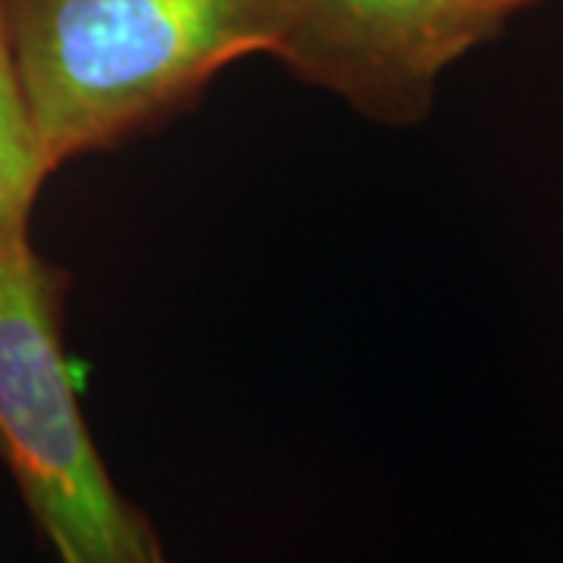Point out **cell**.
Masks as SVG:
<instances>
[{"instance_id":"1","label":"cell","mask_w":563,"mask_h":563,"mask_svg":"<svg viewBox=\"0 0 563 563\" xmlns=\"http://www.w3.org/2000/svg\"><path fill=\"white\" fill-rule=\"evenodd\" d=\"M298 0H3L41 151L63 163L181 113L229 63L279 57Z\"/></svg>"},{"instance_id":"2","label":"cell","mask_w":563,"mask_h":563,"mask_svg":"<svg viewBox=\"0 0 563 563\" xmlns=\"http://www.w3.org/2000/svg\"><path fill=\"white\" fill-rule=\"evenodd\" d=\"M66 288L29 229L0 242V463L60 563H173L81 413L63 347Z\"/></svg>"},{"instance_id":"3","label":"cell","mask_w":563,"mask_h":563,"mask_svg":"<svg viewBox=\"0 0 563 563\" xmlns=\"http://www.w3.org/2000/svg\"><path fill=\"white\" fill-rule=\"evenodd\" d=\"M539 0H298L276 60L385 125L429 117L451 63Z\"/></svg>"},{"instance_id":"4","label":"cell","mask_w":563,"mask_h":563,"mask_svg":"<svg viewBox=\"0 0 563 563\" xmlns=\"http://www.w3.org/2000/svg\"><path fill=\"white\" fill-rule=\"evenodd\" d=\"M51 173L10 60L0 0V242L29 229L32 207Z\"/></svg>"}]
</instances>
